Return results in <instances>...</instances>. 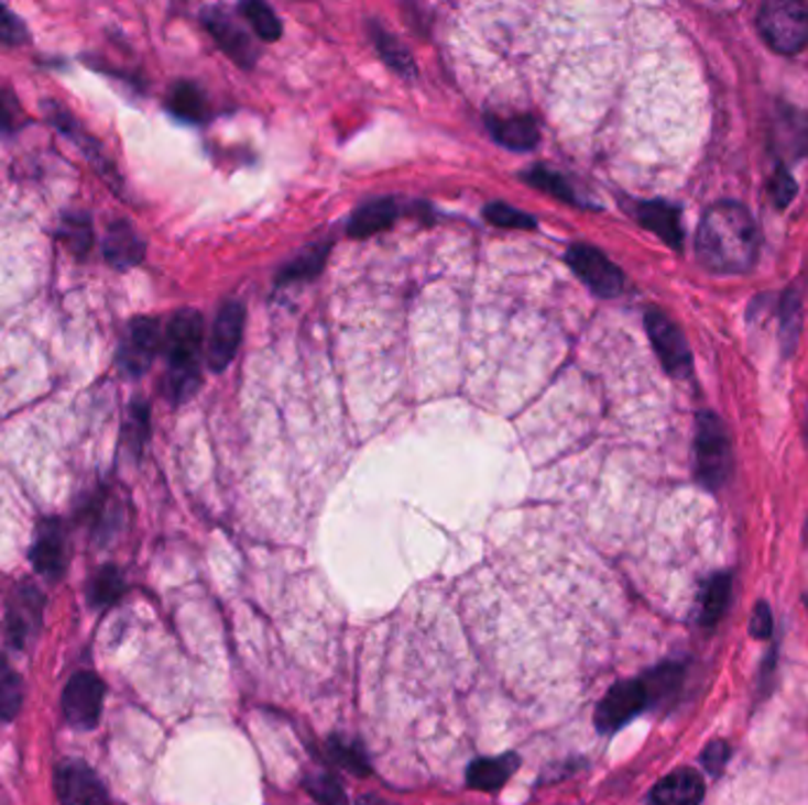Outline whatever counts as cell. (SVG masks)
Listing matches in <instances>:
<instances>
[{
	"label": "cell",
	"instance_id": "1",
	"mask_svg": "<svg viewBox=\"0 0 808 805\" xmlns=\"http://www.w3.org/2000/svg\"><path fill=\"white\" fill-rule=\"evenodd\" d=\"M695 251L700 263L719 275L747 272L758 251V230L747 208L735 201H719L702 216Z\"/></svg>",
	"mask_w": 808,
	"mask_h": 805
},
{
	"label": "cell",
	"instance_id": "2",
	"mask_svg": "<svg viewBox=\"0 0 808 805\" xmlns=\"http://www.w3.org/2000/svg\"><path fill=\"white\" fill-rule=\"evenodd\" d=\"M204 343V319L197 310L177 312L166 333L168 354V393L175 401H185L199 390V362Z\"/></svg>",
	"mask_w": 808,
	"mask_h": 805
},
{
	"label": "cell",
	"instance_id": "3",
	"mask_svg": "<svg viewBox=\"0 0 808 805\" xmlns=\"http://www.w3.org/2000/svg\"><path fill=\"white\" fill-rule=\"evenodd\" d=\"M758 31L783 55H795L808 43V5L799 0H771L758 10Z\"/></svg>",
	"mask_w": 808,
	"mask_h": 805
},
{
	"label": "cell",
	"instance_id": "4",
	"mask_svg": "<svg viewBox=\"0 0 808 805\" xmlns=\"http://www.w3.org/2000/svg\"><path fill=\"white\" fill-rule=\"evenodd\" d=\"M695 456H698V475L707 487H721L733 471L731 440L717 416L705 413L698 421V438H695Z\"/></svg>",
	"mask_w": 808,
	"mask_h": 805
},
{
	"label": "cell",
	"instance_id": "5",
	"mask_svg": "<svg viewBox=\"0 0 808 805\" xmlns=\"http://www.w3.org/2000/svg\"><path fill=\"white\" fill-rule=\"evenodd\" d=\"M568 265L596 296L615 298L622 294L624 286L622 269L612 261H608V255L603 251L587 244H575L568 249Z\"/></svg>",
	"mask_w": 808,
	"mask_h": 805
},
{
	"label": "cell",
	"instance_id": "6",
	"mask_svg": "<svg viewBox=\"0 0 808 805\" xmlns=\"http://www.w3.org/2000/svg\"><path fill=\"white\" fill-rule=\"evenodd\" d=\"M102 702H105V685L90 671L76 673L67 683V687H64L62 695L64 716H67V720L78 730H90L97 726V720H100L102 714Z\"/></svg>",
	"mask_w": 808,
	"mask_h": 805
},
{
	"label": "cell",
	"instance_id": "7",
	"mask_svg": "<svg viewBox=\"0 0 808 805\" xmlns=\"http://www.w3.org/2000/svg\"><path fill=\"white\" fill-rule=\"evenodd\" d=\"M648 706V692H645L641 681H624L612 685L608 695L601 699L596 708V728L598 732L610 735L626 726L629 720L636 718L643 708Z\"/></svg>",
	"mask_w": 808,
	"mask_h": 805
},
{
	"label": "cell",
	"instance_id": "8",
	"mask_svg": "<svg viewBox=\"0 0 808 805\" xmlns=\"http://www.w3.org/2000/svg\"><path fill=\"white\" fill-rule=\"evenodd\" d=\"M161 343L159 321L150 317L133 319L128 327L121 348H119V366L125 376L138 378L152 366Z\"/></svg>",
	"mask_w": 808,
	"mask_h": 805
},
{
	"label": "cell",
	"instance_id": "9",
	"mask_svg": "<svg viewBox=\"0 0 808 805\" xmlns=\"http://www.w3.org/2000/svg\"><path fill=\"white\" fill-rule=\"evenodd\" d=\"M247 310L239 300H228L220 305V310L214 321L211 343H208V366L214 372H225L234 360V354L241 343V333H244Z\"/></svg>",
	"mask_w": 808,
	"mask_h": 805
},
{
	"label": "cell",
	"instance_id": "10",
	"mask_svg": "<svg viewBox=\"0 0 808 805\" xmlns=\"http://www.w3.org/2000/svg\"><path fill=\"white\" fill-rule=\"evenodd\" d=\"M645 329H648L653 348L659 354V360L665 364L667 372L678 378L688 376L692 368L690 348L674 321L659 310H648V315H645Z\"/></svg>",
	"mask_w": 808,
	"mask_h": 805
},
{
	"label": "cell",
	"instance_id": "11",
	"mask_svg": "<svg viewBox=\"0 0 808 805\" xmlns=\"http://www.w3.org/2000/svg\"><path fill=\"white\" fill-rule=\"evenodd\" d=\"M55 789L64 805H109L105 784L84 761H64L55 772Z\"/></svg>",
	"mask_w": 808,
	"mask_h": 805
},
{
	"label": "cell",
	"instance_id": "12",
	"mask_svg": "<svg viewBox=\"0 0 808 805\" xmlns=\"http://www.w3.org/2000/svg\"><path fill=\"white\" fill-rule=\"evenodd\" d=\"M204 26L211 31L216 43L228 53L241 67H251L255 62V47L249 38V34L241 29L230 14H225L220 8H208L201 12Z\"/></svg>",
	"mask_w": 808,
	"mask_h": 805
},
{
	"label": "cell",
	"instance_id": "13",
	"mask_svg": "<svg viewBox=\"0 0 808 805\" xmlns=\"http://www.w3.org/2000/svg\"><path fill=\"white\" fill-rule=\"evenodd\" d=\"M31 562L47 578H59L67 570V539H64V529L57 520L41 525L34 549H31Z\"/></svg>",
	"mask_w": 808,
	"mask_h": 805
},
{
	"label": "cell",
	"instance_id": "14",
	"mask_svg": "<svg viewBox=\"0 0 808 805\" xmlns=\"http://www.w3.org/2000/svg\"><path fill=\"white\" fill-rule=\"evenodd\" d=\"M705 782L692 768H678L659 780L651 792L648 805H700Z\"/></svg>",
	"mask_w": 808,
	"mask_h": 805
},
{
	"label": "cell",
	"instance_id": "15",
	"mask_svg": "<svg viewBox=\"0 0 808 805\" xmlns=\"http://www.w3.org/2000/svg\"><path fill=\"white\" fill-rule=\"evenodd\" d=\"M43 598L34 586H22L14 591V598L10 605V633L14 646H24L29 636H34L41 624Z\"/></svg>",
	"mask_w": 808,
	"mask_h": 805
},
{
	"label": "cell",
	"instance_id": "16",
	"mask_svg": "<svg viewBox=\"0 0 808 805\" xmlns=\"http://www.w3.org/2000/svg\"><path fill=\"white\" fill-rule=\"evenodd\" d=\"M488 128L492 137L515 152H529L539 144V128L535 119L527 114L515 117H488Z\"/></svg>",
	"mask_w": 808,
	"mask_h": 805
},
{
	"label": "cell",
	"instance_id": "17",
	"mask_svg": "<svg viewBox=\"0 0 808 805\" xmlns=\"http://www.w3.org/2000/svg\"><path fill=\"white\" fill-rule=\"evenodd\" d=\"M105 257L111 267L128 269L142 263L144 241L133 230V224L114 222L105 236Z\"/></svg>",
	"mask_w": 808,
	"mask_h": 805
},
{
	"label": "cell",
	"instance_id": "18",
	"mask_svg": "<svg viewBox=\"0 0 808 805\" xmlns=\"http://www.w3.org/2000/svg\"><path fill=\"white\" fill-rule=\"evenodd\" d=\"M518 765L521 759L515 753L494 756V759H478L468 765L466 782L468 786L480 789V792H496V789H501L513 778Z\"/></svg>",
	"mask_w": 808,
	"mask_h": 805
},
{
	"label": "cell",
	"instance_id": "19",
	"mask_svg": "<svg viewBox=\"0 0 808 805\" xmlns=\"http://www.w3.org/2000/svg\"><path fill=\"white\" fill-rule=\"evenodd\" d=\"M397 218V206L393 199H374L360 206L348 222V234L354 239L374 236L391 228Z\"/></svg>",
	"mask_w": 808,
	"mask_h": 805
},
{
	"label": "cell",
	"instance_id": "20",
	"mask_svg": "<svg viewBox=\"0 0 808 805\" xmlns=\"http://www.w3.org/2000/svg\"><path fill=\"white\" fill-rule=\"evenodd\" d=\"M636 216L645 224V228L653 230L657 236L665 239L669 246H674V249L681 246V230H678V213L674 211L671 206L659 203V201L641 203Z\"/></svg>",
	"mask_w": 808,
	"mask_h": 805
},
{
	"label": "cell",
	"instance_id": "21",
	"mask_svg": "<svg viewBox=\"0 0 808 805\" xmlns=\"http://www.w3.org/2000/svg\"><path fill=\"white\" fill-rule=\"evenodd\" d=\"M371 29V38H374V45L376 51L381 53V57L387 62V67L395 69L400 76L404 78H414L416 76V64L412 59V53L404 47L391 31L383 29L381 24L371 22L369 24Z\"/></svg>",
	"mask_w": 808,
	"mask_h": 805
},
{
	"label": "cell",
	"instance_id": "22",
	"mask_svg": "<svg viewBox=\"0 0 808 805\" xmlns=\"http://www.w3.org/2000/svg\"><path fill=\"white\" fill-rule=\"evenodd\" d=\"M168 109L177 119L189 121V123H199L208 117V104H206L204 92L194 84H187V80L173 86L168 95Z\"/></svg>",
	"mask_w": 808,
	"mask_h": 805
},
{
	"label": "cell",
	"instance_id": "23",
	"mask_svg": "<svg viewBox=\"0 0 808 805\" xmlns=\"http://www.w3.org/2000/svg\"><path fill=\"white\" fill-rule=\"evenodd\" d=\"M331 251V244H319V246H310L308 251H303L296 261H291L277 277V284L280 286H286V284H294V282H305V279H313L315 275H319L321 269H325V263H327V255Z\"/></svg>",
	"mask_w": 808,
	"mask_h": 805
},
{
	"label": "cell",
	"instance_id": "24",
	"mask_svg": "<svg viewBox=\"0 0 808 805\" xmlns=\"http://www.w3.org/2000/svg\"><path fill=\"white\" fill-rule=\"evenodd\" d=\"M731 576L729 574H717L712 582L707 584V591H705V598H702V615H700V621L702 626H714L721 617L725 607H729L731 603Z\"/></svg>",
	"mask_w": 808,
	"mask_h": 805
},
{
	"label": "cell",
	"instance_id": "25",
	"mask_svg": "<svg viewBox=\"0 0 808 805\" xmlns=\"http://www.w3.org/2000/svg\"><path fill=\"white\" fill-rule=\"evenodd\" d=\"M22 706V681L6 657H0V718L12 720Z\"/></svg>",
	"mask_w": 808,
	"mask_h": 805
},
{
	"label": "cell",
	"instance_id": "26",
	"mask_svg": "<svg viewBox=\"0 0 808 805\" xmlns=\"http://www.w3.org/2000/svg\"><path fill=\"white\" fill-rule=\"evenodd\" d=\"M241 14H244L255 34L263 41H277L282 36V22L277 20V14L272 12V8H267L265 3L249 0V3L241 5Z\"/></svg>",
	"mask_w": 808,
	"mask_h": 805
},
{
	"label": "cell",
	"instance_id": "27",
	"mask_svg": "<svg viewBox=\"0 0 808 805\" xmlns=\"http://www.w3.org/2000/svg\"><path fill=\"white\" fill-rule=\"evenodd\" d=\"M525 180L529 185H535L537 189H544L548 191V195L565 201V203H577V197H575V189L563 180V175L556 173V170H548L546 166H535L527 175Z\"/></svg>",
	"mask_w": 808,
	"mask_h": 805
},
{
	"label": "cell",
	"instance_id": "28",
	"mask_svg": "<svg viewBox=\"0 0 808 805\" xmlns=\"http://www.w3.org/2000/svg\"><path fill=\"white\" fill-rule=\"evenodd\" d=\"M329 753L334 756V761L338 765H343L346 770L354 772V775H367L369 772V761L362 751L360 745L348 742L343 737H331L329 739Z\"/></svg>",
	"mask_w": 808,
	"mask_h": 805
},
{
	"label": "cell",
	"instance_id": "29",
	"mask_svg": "<svg viewBox=\"0 0 808 805\" xmlns=\"http://www.w3.org/2000/svg\"><path fill=\"white\" fill-rule=\"evenodd\" d=\"M484 218H488L494 228H504V230H535L537 220L518 211L509 203H490L484 208Z\"/></svg>",
	"mask_w": 808,
	"mask_h": 805
},
{
	"label": "cell",
	"instance_id": "30",
	"mask_svg": "<svg viewBox=\"0 0 808 805\" xmlns=\"http://www.w3.org/2000/svg\"><path fill=\"white\" fill-rule=\"evenodd\" d=\"M123 591V578L117 567H102L92 576L90 582V603L95 605H109L114 603Z\"/></svg>",
	"mask_w": 808,
	"mask_h": 805
},
{
	"label": "cell",
	"instance_id": "31",
	"mask_svg": "<svg viewBox=\"0 0 808 805\" xmlns=\"http://www.w3.org/2000/svg\"><path fill=\"white\" fill-rule=\"evenodd\" d=\"M678 681H681V669L678 666H662L657 671H653L648 679L641 681L645 692H648V702L662 699L671 695V692L678 687Z\"/></svg>",
	"mask_w": 808,
	"mask_h": 805
},
{
	"label": "cell",
	"instance_id": "32",
	"mask_svg": "<svg viewBox=\"0 0 808 805\" xmlns=\"http://www.w3.org/2000/svg\"><path fill=\"white\" fill-rule=\"evenodd\" d=\"M308 792L321 803V805H348V796L334 778L329 775H317L308 780Z\"/></svg>",
	"mask_w": 808,
	"mask_h": 805
},
{
	"label": "cell",
	"instance_id": "33",
	"mask_svg": "<svg viewBox=\"0 0 808 805\" xmlns=\"http://www.w3.org/2000/svg\"><path fill=\"white\" fill-rule=\"evenodd\" d=\"M62 234L67 236L69 246L78 255H84L90 249V244H92V230H90V220L88 218H78V216L67 218V220H64V224H62Z\"/></svg>",
	"mask_w": 808,
	"mask_h": 805
},
{
	"label": "cell",
	"instance_id": "34",
	"mask_svg": "<svg viewBox=\"0 0 808 805\" xmlns=\"http://www.w3.org/2000/svg\"><path fill=\"white\" fill-rule=\"evenodd\" d=\"M29 41V31L18 14L0 5V43L22 45Z\"/></svg>",
	"mask_w": 808,
	"mask_h": 805
},
{
	"label": "cell",
	"instance_id": "35",
	"mask_svg": "<svg viewBox=\"0 0 808 805\" xmlns=\"http://www.w3.org/2000/svg\"><path fill=\"white\" fill-rule=\"evenodd\" d=\"M750 633L754 638H758V640H764V638H768L773 633V617H771V609H768V605L764 600L758 603L754 607V611H752Z\"/></svg>",
	"mask_w": 808,
	"mask_h": 805
},
{
	"label": "cell",
	"instance_id": "36",
	"mask_svg": "<svg viewBox=\"0 0 808 805\" xmlns=\"http://www.w3.org/2000/svg\"><path fill=\"white\" fill-rule=\"evenodd\" d=\"M731 756V749L725 742H712L705 751H702V763L705 768L712 772V775H719V772L723 770L725 761H729Z\"/></svg>",
	"mask_w": 808,
	"mask_h": 805
},
{
	"label": "cell",
	"instance_id": "37",
	"mask_svg": "<svg viewBox=\"0 0 808 805\" xmlns=\"http://www.w3.org/2000/svg\"><path fill=\"white\" fill-rule=\"evenodd\" d=\"M791 197H795V180H791L785 168H778V173H775V180H773V199L783 208L791 201Z\"/></svg>",
	"mask_w": 808,
	"mask_h": 805
},
{
	"label": "cell",
	"instance_id": "38",
	"mask_svg": "<svg viewBox=\"0 0 808 805\" xmlns=\"http://www.w3.org/2000/svg\"><path fill=\"white\" fill-rule=\"evenodd\" d=\"M12 125H14V111L6 95L0 92V131H12Z\"/></svg>",
	"mask_w": 808,
	"mask_h": 805
},
{
	"label": "cell",
	"instance_id": "39",
	"mask_svg": "<svg viewBox=\"0 0 808 805\" xmlns=\"http://www.w3.org/2000/svg\"><path fill=\"white\" fill-rule=\"evenodd\" d=\"M360 805H387V801H381V798L369 796V798H360Z\"/></svg>",
	"mask_w": 808,
	"mask_h": 805
},
{
	"label": "cell",
	"instance_id": "40",
	"mask_svg": "<svg viewBox=\"0 0 808 805\" xmlns=\"http://www.w3.org/2000/svg\"><path fill=\"white\" fill-rule=\"evenodd\" d=\"M806 605H808V598H806Z\"/></svg>",
	"mask_w": 808,
	"mask_h": 805
}]
</instances>
